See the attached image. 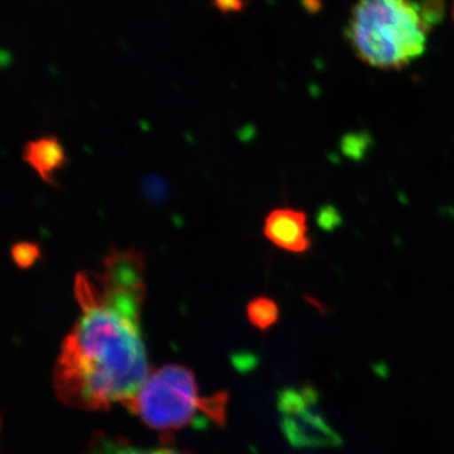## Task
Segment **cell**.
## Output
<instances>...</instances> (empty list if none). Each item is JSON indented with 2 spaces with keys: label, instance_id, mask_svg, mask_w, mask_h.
Segmentation results:
<instances>
[{
  "label": "cell",
  "instance_id": "obj_1",
  "mask_svg": "<svg viewBox=\"0 0 454 454\" xmlns=\"http://www.w3.org/2000/svg\"><path fill=\"white\" fill-rule=\"evenodd\" d=\"M74 293L82 316L62 342L53 367L56 395L80 411L124 404L151 373L140 316L107 303L88 274H77Z\"/></svg>",
  "mask_w": 454,
  "mask_h": 454
},
{
  "label": "cell",
  "instance_id": "obj_2",
  "mask_svg": "<svg viewBox=\"0 0 454 454\" xmlns=\"http://www.w3.org/2000/svg\"><path fill=\"white\" fill-rule=\"evenodd\" d=\"M443 13V0H356L346 23V41L370 67L403 70L424 55Z\"/></svg>",
  "mask_w": 454,
  "mask_h": 454
},
{
  "label": "cell",
  "instance_id": "obj_3",
  "mask_svg": "<svg viewBox=\"0 0 454 454\" xmlns=\"http://www.w3.org/2000/svg\"><path fill=\"white\" fill-rule=\"evenodd\" d=\"M124 405L152 428L181 429L203 427L208 419L223 423L226 395L201 396L190 369L166 365L149 373L136 395Z\"/></svg>",
  "mask_w": 454,
  "mask_h": 454
},
{
  "label": "cell",
  "instance_id": "obj_4",
  "mask_svg": "<svg viewBox=\"0 0 454 454\" xmlns=\"http://www.w3.org/2000/svg\"><path fill=\"white\" fill-rule=\"evenodd\" d=\"M278 411L284 435L297 448H324L340 444V435L325 420L315 387L286 389L278 395Z\"/></svg>",
  "mask_w": 454,
  "mask_h": 454
},
{
  "label": "cell",
  "instance_id": "obj_5",
  "mask_svg": "<svg viewBox=\"0 0 454 454\" xmlns=\"http://www.w3.org/2000/svg\"><path fill=\"white\" fill-rule=\"evenodd\" d=\"M145 255L136 249L112 247L103 259V271L95 276L107 303L140 316L146 297Z\"/></svg>",
  "mask_w": 454,
  "mask_h": 454
},
{
  "label": "cell",
  "instance_id": "obj_6",
  "mask_svg": "<svg viewBox=\"0 0 454 454\" xmlns=\"http://www.w3.org/2000/svg\"><path fill=\"white\" fill-rule=\"evenodd\" d=\"M264 235L271 244L288 253L303 254L312 247L309 217L306 212L295 208L271 211L265 219Z\"/></svg>",
  "mask_w": 454,
  "mask_h": 454
},
{
  "label": "cell",
  "instance_id": "obj_7",
  "mask_svg": "<svg viewBox=\"0 0 454 454\" xmlns=\"http://www.w3.org/2000/svg\"><path fill=\"white\" fill-rule=\"evenodd\" d=\"M23 160L35 170L46 184L52 186H57L53 176L68 162L64 146L53 136L42 137L40 139L27 143L23 151Z\"/></svg>",
  "mask_w": 454,
  "mask_h": 454
},
{
  "label": "cell",
  "instance_id": "obj_8",
  "mask_svg": "<svg viewBox=\"0 0 454 454\" xmlns=\"http://www.w3.org/2000/svg\"><path fill=\"white\" fill-rule=\"evenodd\" d=\"M247 318L260 331H267L279 319L280 310L277 301L268 297H258L247 304Z\"/></svg>",
  "mask_w": 454,
  "mask_h": 454
},
{
  "label": "cell",
  "instance_id": "obj_9",
  "mask_svg": "<svg viewBox=\"0 0 454 454\" xmlns=\"http://www.w3.org/2000/svg\"><path fill=\"white\" fill-rule=\"evenodd\" d=\"M11 254L18 268L28 269L41 259V247L35 243H18L12 247Z\"/></svg>",
  "mask_w": 454,
  "mask_h": 454
},
{
  "label": "cell",
  "instance_id": "obj_10",
  "mask_svg": "<svg viewBox=\"0 0 454 454\" xmlns=\"http://www.w3.org/2000/svg\"><path fill=\"white\" fill-rule=\"evenodd\" d=\"M253 0H214L215 7L221 12H239L243 11Z\"/></svg>",
  "mask_w": 454,
  "mask_h": 454
},
{
  "label": "cell",
  "instance_id": "obj_11",
  "mask_svg": "<svg viewBox=\"0 0 454 454\" xmlns=\"http://www.w3.org/2000/svg\"><path fill=\"white\" fill-rule=\"evenodd\" d=\"M121 454H187L179 452V450H170V448H158V450H148V448H142L134 446L128 447Z\"/></svg>",
  "mask_w": 454,
  "mask_h": 454
},
{
  "label": "cell",
  "instance_id": "obj_12",
  "mask_svg": "<svg viewBox=\"0 0 454 454\" xmlns=\"http://www.w3.org/2000/svg\"><path fill=\"white\" fill-rule=\"evenodd\" d=\"M146 192L149 193V196L153 200L162 199V195L164 192L163 184H160V181H155L154 177H151V181L146 182Z\"/></svg>",
  "mask_w": 454,
  "mask_h": 454
},
{
  "label": "cell",
  "instance_id": "obj_13",
  "mask_svg": "<svg viewBox=\"0 0 454 454\" xmlns=\"http://www.w3.org/2000/svg\"><path fill=\"white\" fill-rule=\"evenodd\" d=\"M453 18H454V5H453Z\"/></svg>",
  "mask_w": 454,
  "mask_h": 454
}]
</instances>
